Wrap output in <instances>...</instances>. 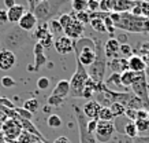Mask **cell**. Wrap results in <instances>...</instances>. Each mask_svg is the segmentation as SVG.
I'll use <instances>...</instances> for the list:
<instances>
[{
	"instance_id": "6da1fadb",
	"label": "cell",
	"mask_w": 149,
	"mask_h": 143,
	"mask_svg": "<svg viewBox=\"0 0 149 143\" xmlns=\"http://www.w3.org/2000/svg\"><path fill=\"white\" fill-rule=\"evenodd\" d=\"M95 61L88 68V76L91 77L96 84H103L104 77H105V70H107V65L108 59L104 52V44L101 40H95Z\"/></svg>"
},
{
	"instance_id": "7a4b0ae2",
	"label": "cell",
	"mask_w": 149,
	"mask_h": 143,
	"mask_svg": "<svg viewBox=\"0 0 149 143\" xmlns=\"http://www.w3.org/2000/svg\"><path fill=\"white\" fill-rule=\"evenodd\" d=\"M72 51L75 52V59L84 66L89 68L95 61V40L89 37H81L75 42H72Z\"/></svg>"
},
{
	"instance_id": "3957f363",
	"label": "cell",
	"mask_w": 149,
	"mask_h": 143,
	"mask_svg": "<svg viewBox=\"0 0 149 143\" xmlns=\"http://www.w3.org/2000/svg\"><path fill=\"white\" fill-rule=\"evenodd\" d=\"M68 1H71V0H44L34 7L33 14L38 22L48 23L51 19H54L55 15L60 13V8Z\"/></svg>"
},
{
	"instance_id": "277c9868",
	"label": "cell",
	"mask_w": 149,
	"mask_h": 143,
	"mask_svg": "<svg viewBox=\"0 0 149 143\" xmlns=\"http://www.w3.org/2000/svg\"><path fill=\"white\" fill-rule=\"evenodd\" d=\"M29 40H30V36L27 35V32L19 28L18 25L13 26L11 29L6 30L1 35V43H3L4 50H10L13 52L17 50H21Z\"/></svg>"
},
{
	"instance_id": "5b68a950",
	"label": "cell",
	"mask_w": 149,
	"mask_h": 143,
	"mask_svg": "<svg viewBox=\"0 0 149 143\" xmlns=\"http://www.w3.org/2000/svg\"><path fill=\"white\" fill-rule=\"evenodd\" d=\"M75 63H77V69L72 74L71 80L68 81L70 83V94L68 95H71L72 98H79L82 94V89L85 87L86 80L89 79V76H88L86 68H84L77 59H75Z\"/></svg>"
},
{
	"instance_id": "8992f818",
	"label": "cell",
	"mask_w": 149,
	"mask_h": 143,
	"mask_svg": "<svg viewBox=\"0 0 149 143\" xmlns=\"http://www.w3.org/2000/svg\"><path fill=\"white\" fill-rule=\"evenodd\" d=\"M131 87V92L134 94L137 98H140L142 103L145 105V109H149V94H148V81H146V74L145 72L137 73L136 79L133 81Z\"/></svg>"
},
{
	"instance_id": "52a82bcc",
	"label": "cell",
	"mask_w": 149,
	"mask_h": 143,
	"mask_svg": "<svg viewBox=\"0 0 149 143\" xmlns=\"http://www.w3.org/2000/svg\"><path fill=\"white\" fill-rule=\"evenodd\" d=\"M72 109L77 116V124H78V132H79V143H97L95 135L91 134L86 125H88V118L82 113V109L77 105H72Z\"/></svg>"
},
{
	"instance_id": "ba28073f",
	"label": "cell",
	"mask_w": 149,
	"mask_h": 143,
	"mask_svg": "<svg viewBox=\"0 0 149 143\" xmlns=\"http://www.w3.org/2000/svg\"><path fill=\"white\" fill-rule=\"evenodd\" d=\"M113 134H115L113 121L99 120L97 128H96V132H95V138L97 140V143H108L112 139Z\"/></svg>"
},
{
	"instance_id": "9c48e42d",
	"label": "cell",
	"mask_w": 149,
	"mask_h": 143,
	"mask_svg": "<svg viewBox=\"0 0 149 143\" xmlns=\"http://www.w3.org/2000/svg\"><path fill=\"white\" fill-rule=\"evenodd\" d=\"M0 128H1V134H3L6 142H15V140H18L19 135L22 134V128L19 127V124L11 118H7L0 125Z\"/></svg>"
},
{
	"instance_id": "30bf717a",
	"label": "cell",
	"mask_w": 149,
	"mask_h": 143,
	"mask_svg": "<svg viewBox=\"0 0 149 143\" xmlns=\"http://www.w3.org/2000/svg\"><path fill=\"white\" fill-rule=\"evenodd\" d=\"M71 17H72L71 22L63 29V35L66 37H68L70 40L75 42V40H78V39L82 37V33L85 30V25L81 23L75 17H74V13H71Z\"/></svg>"
},
{
	"instance_id": "8fae6325",
	"label": "cell",
	"mask_w": 149,
	"mask_h": 143,
	"mask_svg": "<svg viewBox=\"0 0 149 143\" xmlns=\"http://www.w3.org/2000/svg\"><path fill=\"white\" fill-rule=\"evenodd\" d=\"M101 105L97 103L95 99H91L88 101L82 107V113L86 116L88 120H99V114H100V110H101Z\"/></svg>"
},
{
	"instance_id": "7c38bea8",
	"label": "cell",
	"mask_w": 149,
	"mask_h": 143,
	"mask_svg": "<svg viewBox=\"0 0 149 143\" xmlns=\"http://www.w3.org/2000/svg\"><path fill=\"white\" fill-rule=\"evenodd\" d=\"M119 47H120V42L115 39V37H111L108 39L105 44H104V52H105V56L107 59H113V58H119L120 56V52H119Z\"/></svg>"
},
{
	"instance_id": "4fadbf2b",
	"label": "cell",
	"mask_w": 149,
	"mask_h": 143,
	"mask_svg": "<svg viewBox=\"0 0 149 143\" xmlns=\"http://www.w3.org/2000/svg\"><path fill=\"white\" fill-rule=\"evenodd\" d=\"M54 47L58 54H60V55H67L68 52L72 51V40H70V39L66 37L64 35L63 36H59L55 39Z\"/></svg>"
},
{
	"instance_id": "5bb4252c",
	"label": "cell",
	"mask_w": 149,
	"mask_h": 143,
	"mask_svg": "<svg viewBox=\"0 0 149 143\" xmlns=\"http://www.w3.org/2000/svg\"><path fill=\"white\" fill-rule=\"evenodd\" d=\"M37 23H38V21H37V18L34 17V14L30 13V11H26V13L22 15V18L19 19L18 26L22 29V30H25V32H33V30L36 29Z\"/></svg>"
},
{
	"instance_id": "9a60e30c",
	"label": "cell",
	"mask_w": 149,
	"mask_h": 143,
	"mask_svg": "<svg viewBox=\"0 0 149 143\" xmlns=\"http://www.w3.org/2000/svg\"><path fill=\"white\" fill-rule=\"evenodd\" d=\"M17 58L15 54L10 50H0V70H10L15 66Z\"/></svg>"
},
{
	"instance_id": "2e32d148",
	"label": "cell",
	"mask_w": 149,
	"mask_h": 143,
	"mask_svg": "<svg viewBox=\"0 0 149 143\" xmlns=\"http://www.w3.org/2000/svg\"><path fill=\"white\" fill-rule=\"evenodd\" d=\"M109 69L112 70V73H119L122 74L125 73L126 70H129V59L127 58H123V56H119V58H113V59L108 61Z\"/></svg>"
},
{
	"instance_id": "e0dca14e",
	"label": "cell",
	"mask_w": 149,
	"mask_h": 143,
	"mask_svg": "<svg viewBox=\"0 0 149 143\" xmlns=\"http://www.w3.org/2000/svg\"><path fill=\"white\" fill-rule=\"evenodd\" d=\"M134 4H136V1H131V0H111L112 13H119V14L130 13Z\"/></svg>"
},
{
	"instance_id": "ac0fdd59",
	"label": "cell",
	"mask_w": 149,
	"mask_h": 143,
	"mask_svg": "<svg viewBox=\"0 0 149 143\" xmlns=\"http://www.w3.org/2000/svg\"><path fill=\"white\" fill-rule=\"evenodd\" d=\"M26 13L25 6L22 4H15L14 7L7 10V17H8V22L14 23V25H18L19 19L22 18V15Z\"/></svg>"
},
{
	"instance_id": "d6986e66",
	"label": "cell",
	"mask_w": 149,
	"mask_h": 143,
	"mask_svg": "<svg viewBox=\"0 0 149 143\" xmlns=\"http://www.w3.org/2000/svg\"><path fill=\"white\" fill-rule=\"evenodd\" d=\"M17 123H18L19 127L22 128V131H25V132H27V134L33 135V136H36V138H38V139H41V140H45V138H44V136L40 134V131L37 129V127L33 124V121L19 118Z\"/></svg>"
},
{
	"instance_id": "ffe728a7",
	"label": "cell",
	"mask_w": 149,
	"mask_h": 143,
	"mask_svg": "<svg viewBox=\"0 0 149 143\" xmlns=\"http://www.w3.org/2000/svg\"><path fill=\"white\" fill-rule=\"evenodd\" d=\"M68 94H70V83H68L67 80H59L51 95L66 99V97H67Z\"/></svg>"
},
{
	"instance_id": "44dd1931",
	"label": "cell",
	"mask_w": 149,
	"mask_h": 143,
	"mask_svg": "<svg viewBox=\"0 0 149 143\" xmlns=\"http://www.w3.org/2000/svg\"><path fill=\"white\" fill-rule=\"evenodd\" d=\"M145 69H146V63L144 62L142 56L131 55L129 58V70L140 73V72H145Z\"/></svg>"
},
{
	"instance_id": "7402d4cb",
	"label": "cell",
	"mask_w": 149,
	"mask_h": 143,
	"mask_svg": "<svg viewBox=\"0 0 149 143\" xmlns=\"http://www.w3.org/2000/svg\"><path fill=\"white\" fill-rule=\"evenodd\" d=\"M49 35H51V32H49V26H48V23H40V25H37L36 29L33 30L32 37L33 39H36V42L40 43L41 40H44V39L48 37Z\"/></svg>"
},
{
	"instance_id": "603a6c76",
	"label": "cell",
	"mask_w": 149,
	"mask_h": 143,
	"mask_svg": "<svg viewBox=\"0 0 149 143\" xmlns=\"http://www.w3.org/2000/svg\"><path fill=\"white\" fill-rule=\"evenodd\" d=\"M137 73L136 72H131V70H126L125 73L120 74V84H122L123 88H127L130 87L131 84H133V81H134V79H136Z\"/></svg>"
},
{
	"instance_id": "cb8c5ba5",
	"label": "cell",
	"mask_w": 149,
	"mask_h": 143,
	"mask_svg": "<svg viewBox=\"0 0 149 143\" xmlns=\"http://www.w3.org/2000/svg\"><path fill=\"white\" fill-rule=\"evenodd\" d=\"M104 84H105V85H111V84H112V85H115V88H116L115 91H119V92H120V89H122V91H123V89L126 91V88H123L122 84H120V74H119V73H112L108 79L104 81Z\"/></svg>"
},
{
	"instance_id": "d4e9b609",
	"label": "cell",
	"mask_w": 149,
	"mask_h": 143,
	"mask_svg": "<svg viewBox=\"0 0 149 143\" xmlns=\"http://www.w3.org/2000/svg\"><path fill=\"white\" fill-rule=\"evenodd\" d=\"M108 109H109V111H111V114L113 116V118L122 117V116H125V113H126V107L123 106V105H120V103H116V102L109 103Z\"/></svg>"
},
{
	"instance_id": "484cf974",
	"label": "cell",
	"mask_w": 149,
	"mask_h": 143,
	"mask_svg": "<svg viewBox=\"0 0 149 143\" xmlns=\"http://www.w3.org/2000/svg\"><path fill=\"white\" fill-rule=\"evenodd\" d=\"M48 26H49V32L52 36H63V28H62V25L59 23L58 19H51L49 22H48Z\"/></svg>"
},
{
	"instance_id": "4316f807",
	"label": "cell",
	"mask_w": 149,
	"mask_h": 143,
	"mask_svg": "<svg viewBox=\"0 0 149 143\" xmlns=\"http://www.w3.org/2000/svg\"><path fill=\"white\" fill-rule=\"evenodd\" d=\"M38 107H40V103H38L37 98H30V99L25 101V103H23V109L27 110L29 113H32V114L38 110Z\"/></svg>"
},
{
	"instance_id": "83f0119b",
	"label": "cell",
	"mask_w": 149,
	"mask_h": 143,
	"mask_svg": "<svg viewBox=\"0 0 149 143\" xmlns=\"http://www.w3.org/2000/svg\"><path fill=\"white\" fill-rule=\"evenodd\" d=\"M71 7L74 13H84L88 10V0H71Z\"/></svg>"
},
{
	"instance_id": "f1b7e54d",
	"label": "cell",
	"mask_w": 149,
	"mask_h": 143,
	"mask_svg": "<svg viewBox=\"0 0 149 143\" xmlns=\"http://www.w3.org/2000/svg\"><path fill=\"white\" fill-rule=\"evenodd\" d=\"M123 135H126L127 138H130V139H134L138 136V131H137V127L136 124L133 123V121H129V124L126 125V128H125V134Z\"/></svg>"
},
{
	"instance_id": "f546056e",
	"label": "cell",
	"mask_w": 149,
	"mask_h": 143,
	"mask_svg": "<svg viewBox=\"0 0 149 143\" xmlns=\"http://www.w3.org/2000/svg\"><path fill=\"white\" fill-rule=\"evenodd\" d=\"M62 124H63V121L58 114H51L47 118V125L49 128H59V127H62Z\"/></svg>"
},
{
	"instance_id": "4dcf8cb0",
	"label": "cell",
	"mask_w": 149,
	"mask_h": 143,
	"mask_svg": "<svg viewBox=\"0 0 149 143\" xmlns=\"http://www.w3.org/2000/svg\"><path fill=\"white\" fill-rule=\"evenodd\" d=\"M119 52L123 55V58H130L133 55V47L127 43H120V47H119Z\"/></svg>"
},
{
	"instance_id": "1f68e13d",
	"label": "cell",
	"mask_w": 149,
	"mask_h": 143,
	"mask_svg": "<svg viewBox=\"0 0 149 143\" xmlns=\"http://www.w3.org/2000/svg\"><path fill=\"white\" fill-rule=\"evenodd\" d=\"M47 62V55L45 54H40V55H34V72H38L41 69V66H44Z\"/></svg>"
},
{
	"instance_id": "d6a6232c",
	"label": "cell",
	"mask_w": 149,
	"mask_h": 143,
	"mask_svg": "<svg viewBox=\"0 0 149 143\" xmlns=\"http://www.w3.org/2000/svg\"><path fill=\"white\" fill-rule=\"evenodd\" d=\"M99 120H104V121H113V116L111 114L108 106H103L100 110L99 114Z\"/></svg>"
},
{
	"instance_id": "836d02e7",
	"label": "cell",
	"mask_w": 149,
	"mask_h": 143,
	"mask_svg": "<svg viewBox=\"0 0 149 143\" xmlns=\"http://www.w3.org/2000/svg\"><path fill=\"white\" fill-rule=\"evenodd\" d=\"M138 4L141 8V17L149 18V0H138Z\"/></svg>"
},
{
	"instance_id": "e575fe53",
	"label": "cell",
	"mask_w": 149,
	"mask_h": 143,
	"mask_svg": "<svg viewBox=\"0 0 149 143\" xmlns=\"http://www.w3.org/2000/svg\"><path fill=\"white\" fill-rule=\"evenodd\" d=\"M64 101L63 98H58V97H54V95H49V97L47 98V105L48 106H60V105H63Z\"/></svg>"
},
{
	"instance_id": "d590c367",
	"label": "cell",
	"mask_w": 149,
	"mask_h": 143,
	"mask_svg": "<svg viewBox=\"0 0 149 143\" xmlns=\"http://www.w3.org/2000/svg\"><path fill=\"white\" fill-rule=\"evenodd\" d=\"M15 111H17V114L21 117V118H23V120H33V114L32 113H29L27 110H25L23 107H15Z\"/></svg>"
},
{
	"instance_id": "8d00e7d4",
	"label": "cell",
	"mask_w": 149,
	"mask_h": 143,
	"mask_svg": "<svg viewBox=\"0 0 149 143\" xmlns=\"http://www.w3.org/2000/svg\"><path fill=\"white\" fill-rule=\"evenodd\" d=\"M49 85H51V81H49V79L48 77H40V79L37 80V87L40 88L41 91H45V89H48L49 88Z\"/></svg>"
},
{
	"instance_id": "74e56055",
	"label": "cell",
	"mask_w": 149,
	"mask_h": 143,
	"mask_svg": "<svg viewBox=\"0 0 149 143\" xmlns=\"http://www.w3.org/2000/svg\"><path fill=\"white\" fill-rule=\"evenodd\" d=\"M74 17H75L81 23H84V25H85V23H89V21H91L88 11H84V13H74Z\"/></svg>"
},
{
	"instance_id": "f35d334b",
	"label": "cell",
	"mask_w": 149,
	"mask_h": 143,
	"mask_svg": "<svg viewBox=\"0 0 149 143\" xmlns=\"http://www.w3.org/2000/svg\"><path fill=\"white\" fill-rule=\"evenodd\" d=\"M1 85L4 88H13L15 87V80L10 76H3L1 77Z\"/></svg>"
},
{
	"instance_id": "ab89813d",
	"label": "cell",
	"mask_w": 149,
	"mask_h": 143,
	"mask_svg": "<svg viewBox=\"0 0 149 143\" xmlns=\"http://www.w3.org/2000/svg\"><path fill=\"white\" fill-rule=\"evenodd\" d=\"M71 19H72L71 14H62V15H60V18H59L58 21H59V23L62 25V28L64 29L68 25V23L71 22Z\"/></svg>"
},
{
	"instance_id": "60d3db41",
	"label": "cell",
	"mask_w": 149,
	"mask_h": 143,
	"mask_svg": "<svg viewBox=\"0 0 149 143\" xmlns=\"http://www.w3.org/2000/svg\"><path fill=\"white\" fill-rule=\"evenodd\" d=\"M99 3L100 1H96V0H88V13H97Z\"/></svg>"
},
{
	"instance_id": "b9f144b4",
	"label": "cell",
	"mask_w": 149,
	"mask_h": 143,
	"mask_svg": "<svg viewBox=\"0 0 149 143\" xmlns=\"http://www.w3.org/2000/svg\"><path fill=\"white\" fill-rule=\"evenodd\" d=\"M54 42H55V37L52 35H49L48 37H45L44 40H41V46L44 47V48H49V47L54 46Z\"/></svg>"
},
{
	"instance_id": "7bdbcfd3",
	"label": "cell",
	"mask_w": 149,
	"mask_h": 143,
	"mask_svg": "<svg viewBox=\"0 0 149 143\" xmlns=\"http://www.w3.org/2000/svg\"><path fill=\"white\" fill-rule=\"evenodd\" d=\"M125 117L126 118H129L130 121H134L137 120V110H134V109H126V113H125Z\"/></svg>"
},
{
	"instance_id": "ee69618b",
	"label": "cell",
	"mask_w": 149,
	"mask_h": 143,
	"mask_svg": "<svg viewBox=\"0 0 149 143\" xmlns=\"http://www.w3.org/2000/svg\"><path fill=\"white\" fill-rule=\"evenodd\" d=\"M97 123H99V120H88V125H86V128H88V131H89L91 134L95 135L96 128H97Z\"/></svg>"
},
{
	"instance_id": "f6af8a7d",
	"label": "cell",
	"mask_w": 149,
	"mask_h": 143,
	"mask_svg": "<svg viewBox=\"0 0 149 143\" xmlns=\"http://www.w3.org/2000/svg\"><path fill=\"white\" fill-rule=\"evenodd\" d=\"M44 47L41 46V43L36 42V44H34V47H33V52H34V55H40V54H45L44 52Z\"/></svg>"
},
{
	"instance_id": "bcb514c9",
	"label": "cell",
	"mask_w": 149,
	"mask_h": 143,
	"mask_svg": "<svg viewBox=\"0 0 149 143\" xmlns=\"http://www.w3.org/2000/svg\"><path fill=\"white\" fill-rule=\"evenodd\" d=\"M8 22V17H7V10L6 8H0V23Z\"/></svg>"
},
{
	"instance_id": "7dc6e473",
	"label": "cell",
	"mask_w": 149,
	"mask_h": 143,
	"mask_svg": "<svg viewBox=\"0 0 149 143\" xmlns=\"http://www.w3.org/2000/svg\"><path fill=\"white\" fill-rule=\"evenodd\" d=\"M144 118H148V110L146 109L137 110V120H144Z\"/></svg>"
},
{
	"instance_id": "c3c4849f",
	"label": "cell",
	"mask_w": 149,
	"mask_h": 143,
	"mask_svg": "<svg viewBox=\"0 0 149 143\" xmlns=\"http://www.w3.org/2000/svg\"><path fill=\"white\" fill-rule=\"evenodd\" d=\"M131 140H133V143H149V135L148 136H137Z\"/></svg>"
},
{
	"instance_id": "681fc988",
	"label": "cell",
	"mask_w": 149,
	"mask_h": 143,
	"mask_svg": "<svg viewBox=\"0 0 149 143\" xmlns=\"http://www.w3.org/2000/svg\"><path fill=\"white\" fill-rule=\"evenodd\" d=\"M116 143H133V140L130 138H127L126 135H118Z\"/></svg>"
},
{
	"instance_id": "f907efd6",
	"label": "cell",
	"mask_w": 149,
	"mask_h": 143,
	"mask_svg": "<svg viewBox=\"0 0 149 143\" xmlns=\"http://www.w3.org/2000/svg\"><path fill=\"white\" fill-rule=\"evenodd\" d=\"M140 51H141V54H142V56H144L145 54L149 51V42L142 43V44H141V47H140Z\"/></svg>"
},
{
	"instance_id": "816d5d0a",
	"label": "cell",
	"mask_w": 149,
	"mask_h": 143,
	"mask_svg": "<svg viewBox=\"0 0 149 143\" xmlns=\"http://www.w3.org/2000/svg\"><path fill=\"white\" fill-rule=\"evenodd\" d=\"M54 143H71V142H70V139L66 138V136H59L58 139H55Z\"/></svg>"
},
{
	"instance_id": "f5cc1de1",
	"label": "cell",
	"mask_w": 149,
	"mask_h": 143,
	"mask_svg": "<svg viewBox=\"0 0 149 143\" xmlns=\"http://www.w3.org/2000/svg\"><path fill=\"white\" fill-rule=\"evenodd\" d=\"M15 4H17V3H15V0H4V6H6V8L7 10L11 8V7H14Z\"/></svg>"
},
{
	"instance_id": "db71d44e",
	"label": "cell",
	"mask_w": 149,
	"mask_h": 143,
	"mask_svg": "<svg viewBox=\"0 0 149 143\" xmlns=\"http://www.w3.org/2000/svg\"><path fill=\"white\" fill-rule=\"evenodd\" d=\"M29 1V6H30V13H33V10L36 7V0H27Z\"/></svg>"
},
{
	"instance_id": "11a10c76",
	"label": "cell",
	"mask_w": 149,
	"mask_h": 143,
	"mask_svg": "<svg viewBox=\"0 0 149 143\" xmlns=\"http://www.w3.org/2000/svg\"><path fill=\"white\" fill-rule=\"evenodd\" d=\"M6 120H7V117H6V114H4V113H3L1 110H0V125L3 124V123H4Z\"/></svg>"
},
{
	"instance_id": "9f6ffc18",
	"label": "cell",
	"mask_w": 149,
	"mask_h": 143,
	"mask_svg": "<svg viewBox=\"0 0 149 143\" xmlns=\"http://www.w3.org/2000/svg\"><path fill=\"white\" fill-rule=\"evenodd\" d=\"M142 59H144V62H145L146 65H149V51L146 52V54H145L144 56H142Z\"/></svg>"
},
{
	"instance_id": "6f0895ef",
	"label": "cell",
	"mask_w": 149,
	"mask_h": 143,
	"mask_svg": "<svg viewBox=\"0 0 149 143\" xmlns=\"http://www.w3.org/2000/svg\"><path fill=\"white\" fill-rule=\"evenodd\" d=\"M34 143H42V140H36Z\"/></svg>"
},
{
	"instance_id": "680465c9",
	"label": "cell",
	"mask_w": 149,
	"mask_h": 143,
	"mask_svg": "<svg viewBox=\"0 0 149 143\" xmlns=\"http://www.w3.org/2000/svg\"><path fill=\"white\" fill-rule=\"evenodd\" d=\"M0 143H7V142L6 140H0Z\"/></svg>"
},
{
	"instance_id": "91938a15",
	"label": "cell",
	"mask_w": 149,
	"mask_h": 143,
	"mask_svg": "<svg viewBox=\"0 0 149 143\" xmlns=\"http://www.w3.org/2000/svg\"><path fill=\"white\" fill-rule=\"evenodd\" d=\"M148 118H149V109H148Z\"/></svg>"
},
{
	"instance_id": "94428289",
	"label": "cell",
	"mask_w": 149,
	"mask_h": 143,
	"mask_svg": "<svg viewBox=\"0 0 149 143\" xmlns=\"http://www.w3.org/2000/svg\"><path fill=\"white\" fill-rule=\"evenodd\" d=\"M148 94H149V84H148Z\"/></svg>"
},
{
	"instance_id": "6125c7cd",
	"label": "cell",
	"mask_w": 149,
	"mask_h": 143,
	"mask_svg": "<svg viewBox=\"0 0 149 143\" xmlns=\"http://www.w3.org/2000/svg\"><path fill=\"white\" fill-rule=\"evenodd\" d=\"M131 1H138V0H131Z\"/></svg>"
},
{
	"instance_id": "be15d7a7",
	"label": "cell",
	"mask_w": 149,
	"mask_h": 143,
	"mask_svg": "<svg viewBox=\"0 0 149 143\" xmlns=\"http://www.w3.org/2000/svg\"><path fill=\"white\" fill-rule=\"evenodd\" d=\"M96 1H101V0H96Z\"/></svg>"
}]
</instances>
